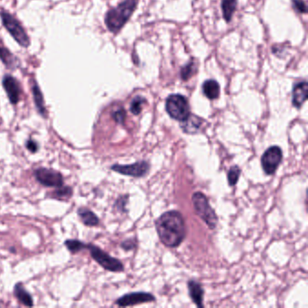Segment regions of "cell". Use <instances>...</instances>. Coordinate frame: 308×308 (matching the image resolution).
<instances>
[{
  "instance_id": "6da1fadb",
  "label": "cell",
  "mask_w": 308,
  "mask_h": 308,
  "mask_svg": "<svg viewBox=\"0 0 308 308\" xmlns=\"http://www.w3.org/2000/svg\"><path fill=\"white\" fill-rule=\"evenodd\" d=\"M156 229L160 241L167 248H177L186 239V221L177 211L163 214L156 221Z\"/></svg>"
},
{
  "instance_id": "7a4b0ae2",
  "label": "cell",
  "mask_w": 308,
  "mask_h": 308,
  "mask_svg": "<svg viewBox=\"0 0 308 308\" xmlns=\"http://www.w3.org/2000/svg\"><path fill=\"white\" fill-rule=\"evenodd\" d=\"M139 4V0H124L116 8H111L105 16V24L111 33H118L127 23Z\"/></svg>"
},
{
  "instance_id": "3957f363",
  "label": "cell",
  "mask_w": 308,
  "mask_h": 308,
  "mask_svg": "<svg viewBox=\"0 0 308 308\" xmlns=\"http://www.w3.org/2000/svg\"><path fill=\"white\" fill-rule=\"evenodd\" d=\"M192 201L194 204L195 213L202 221L206 222V225L211 229H214L218 224V216L215 211L210 206L209 200L206 194L201 192H196L192 196Z\"/></svg>"
},
{
  "instance_id": "277c9868",
  "label": "cell",
  "mask_w": 308,
  "mask_h": 308,
  "mask_svg": "<svg viewBox=\"0 0 308 308\" xmlns=\"http://www.w3.org/2000/svg\"><path fill=\"white\" fill-rule=\"evenodd\" d=\"M0 17L2 19L5 28L18 43L20 46L28 47L30 45V39L27 32L24 31V28L20 24L19 21L16 19V17H14L10 13L5 10L0 11Z\"/></svg>"
},
{
  "instance_id": "5b68a950",
  "label": "cell",
  "mask_w": 308,
  "mask_h": 308,
  "mask_svg": "<svg viewBox=\"0 0 308 308\" xmlns=\"http://www.w3.org/2000/svg\"><path fill=\"white\" fill-rule=\"evenodd\" d=\"M166 111L172 119L180 122L186 120L191 114L188 100L181 94L170 95L166 99Z\"/></svg>"
},
{
  "instance_id": "8992f818",
  "label": "cell",
  "mask_w": 308,
  "mask_h": 308,
  "mask_svg": "<svg viewBox=\"0 0 308 308\" xmlns=\"http://www.w3.org/2000/svg\"><path fill=\"white\" fill-rule=\"evenodd\" d=\"M87 249L90 250L91 258L103 269L111 272H122L124 270V266L121 261L112 257L109 253L105 252L98 246L88 244Z\"/></svg>"
},
{
  "instance_id": "52a82bcc",
  "label": "cell",
  "mask_w": 308,
  "mask_h": 308,
  "mask_svg": "<svg viewBox=\"0 0 308 308\" xmlns=\"http://www.w3.org/2000/svg\"><path fill=\"white\" fill-rule=\"evenodd\" d=\"M283 159V152L278 146H269L261 157V166L268 175L275 174Z\"/></svg>"
},
{
  "instance_id": "ba28073f",
  "label": "cell",
  "mask_w": 308,
  "mask_h": 308,
  "mask_svg": "<svg viewBox=\"0 0 308 308\" xmlns=\"http://www.w3.org/2000/svg\"><path fill=\"white\" fill-rule=\"evenodd\" d=\"M34 175L36 181L40 185L45 186V187H60L63 186L64 180H63V174L58 171L54 169H49L45 167H39L34 171Z\"/></svg>"
},
{
  "instance_id": "9c48e42d",
  "label": "cell",
  "mask_w": 308,
  "mask_h": 308,
  "mask_svg": "<svg viewBox=\"0 0 308 308\" xmlns=\"http://www.w3.org/2000/svg\"><path fill=\"white\" fill-rule=\"evenodd\" d=\"M111 170L117 172L123 175H127L131 177L140 178L145 176L150 170V165L146 161H139V162L131 164V165H119L116 164L111 167Z\"/></svg>"
},
{
  "instance_id": "30bf717a",
  "label": "cell",
  "mask_w": 308,
  "mask_h": 308,
  "mask_svg": "<svg viewBox=\"0 0 308 308\" xmlns=\"http://www.w3.org/2000/svg\"><path fill=\"white\" fill-rule=\"evenodd\" d=\"M156 301V297L151 293L135 292L126 294L116 300V304L119 306H132L136 304L153 303Z\"/></svg>"
},
{
  "instance_id": "8fae6325",
  "label": "cell",
  "mask_w": 308,
  "mask_h": 308,
  "mask_svg": "<svg viewBox=\"0 0 308 308\" xmlns=\"http://www.w3.org/2000/svg\"><path fill=\"white\" fill-rule=\"evenodd\" d=\"M3 87L7 95H8L9 101L13 105H16L18 103L20 99V96L22 93V90L20 87V83L18 81L11 75H6L3 78Z\"/></svg>"
},
{
  "instance_id": "7c38bea8",
  "label": "cell",
  "mask_w": 308,
  "mask_h": 308,
  "mask_svg": "<svg viewBox=\"0 0 308 308\" xmlns=\"http://www.w3.org/2000/svg\"><path fill=\"white\" fill-rule=\"evenodd\" d=\"M308 84L306 82H300L295 84L292 91V104L296 109H300L307 99Z\"/></svg>"
},
{
  "instance_id": "4fadbf2b",
  "label": "cell",
  "mask_w": 308,
  "mask_h": 308,
  "mask_svg": "<svg viewBox=\"0 0 308 308\" xmlns=\"http://www.w3.org/2000/svg\"><path fill=\"white\" fill-rule=\"evenodd\" d=\"M188 291H189L190 297L194 304H196L198 307H203L202 301L204 296V290L202 289L201 285L198 281L192 279L188 282Z\"/></svg>"
},
{
  "instance_id": "5bb4252c",
  "label": "cell",
  "mask_w": 308,
  "mask_h": 308,
  "mask_svg": "<svg viewBox=\"0 0 308 308\" xmlns=\"http://www.w3.org/2000/svg\"><path fill=\"white\" fill-rule=\"evenodd\" d=\"M32 92H33V98L36 104V110L43 118H47V111L44 106V96L40 90L39 85L37 84L36 81H34L32 83Z\"/></svg>"
},
{
  "instance_id": "9a60e30c",
  "label": "cell",
  "mask_w": 308,
  "mask_h": 308,
  "mask_svg": "<svg viewBox=\"0 0 308 308\" xmlns=\"http://www.w3.org/2000/svg\"><path fill=\"white\" fill-rule=\"evenodd\" d=\"M202 124V119L196 115L190 114L189 117L181 122L183 131L186 134H195L197 133Z\"/></svg>"
},
{
  "instance_id": "2e32d148",
  "label": "cell",
  "mask_w": 308,
  "mask_h": 308,
  "mask_svg": "<svg viewBox=\"0 0 308 308\" xmlns=\"http://www.w3.org/2000/svg\"><path fill=\"white\" fill-rule=\"evenodd\" d=\"M77 214L81 221H83V224L88 227H95L99 223V217L91 210L88 208L81 207L77 211Z\"/></svg>"
},
{
  "instance_id": "e0dca14e",
  "label": "cell",
  "mask_w": 308,
  "mask_h": 308,
  "mask_svg": "<svg viewBox=\"0 0 308 308\" xmlns=\"http://www.w3.org/2000/svg\"><path fill=\"white\" fill-rule=\"evenodd\" d=\"M14 294L21 304H23L28 307L34 305V299L32 297L31 294L24 289V285L22 283H17L15 285Z\"/></svg>"
},
{
  "instance_id": "ac0fdd59",
  "label": "cell",
  "mask_w": 308,
  "mask_h": 308,
  "mask_svg": "<svg viewBox=\"0 0 308 308\" xmlns=\"http://www.w3.org/2000/svg\"><path fill=\"white\" fill-rule=\"evenodd\" d=\"M0 60L6 65V67L10 70H15L19 66L18 58L4 46H0Z\"/></svg>"
},
{
  "instance_id": "d6986e66",
  "label": "cell",
  "mask_w": 308,
  "mask_h": 308,
  "mask_svg": "<svg viewBox=\"0 0 308 308\" xmlns=\"http://www.w3.org/2000/svg\"><path fill=\"white\" fill-rule=\"evenodd\" d=\"M202 92L209 99H216L220 96L221 89L215 80H207L202 84Z\"/></svg>"
},
{
  "instance_id": "ffe728a7",
  "label": "cell",
  "mask_w": 308,
  "mask_h": 308,
  "mask_svg": "<svg viewBox=\"0 0 308 308\" xmlns=\"http://www.w3.org/2000/svg\"><path fill=\"white\" fill-rule=\"evenodd\" d=\"M236 8H237V0H221L222 16L227 23L230 22Z\"/></svg>"
},
{
  "instance_id": "44dd1931",
  "label": "cell",
  "mask_w": 308,
  "mask_h": 308,
  "mask_svg": "<svg viewBox=\"0 0 308 308\" xmlns=\"http://www.w3.org/2000/svg\"><path fill=\"white\" fill-rule=\"evenodd\" d=\"M72 193H73V191L71 186H62L57 187V189L52 194V197L55 198L56 200H60V201H64V200H68L69 198H71Z\"/></svg>"
},
{
  "instance_id": "7402d4cb",
  "label": "cell",
  "mask_w": 308,
  "mask_h": 308,
  "mask_svg": "<svg viewBox=\"0 0 308 308\" xmlns=\"http://www.w3.org/2000/svg\"><path fill=\"white\" fill-rule=\"evenodd\" d=\"M87 245L88 244L79 240H67L64 241V246L67 248L70 252L73 254L80 252L83 249H87Z\"/></svg>"
},
{
  "instance_id": "603a6c76",
  "label": "cell",
  "mask_w": 308,
  "mask_h": 308,
  "mask_svg": "<svg viewBox=\"0 0 308 308\" xmlns=\"http://www.w3.org/2000/svg\"><path fill=\"white\" fill-rule=\"evenodd\" d=\"M146 102V99L144 97H141V96L135 97L134 99H132V101H131V108H130L131 113L136 115V116L140 114L141 111H142V106Z\"/></svg>"
},
{
  "instance_id": "cb8c5ba5",
  "label": "cell",
  "mask_w": 308,
  "mask_h": 308,
  "mask_svg": "<svg viewBox=\"0 0 308 308\" xmlns=\"http://www.w3.org/2000/svg\"><path fill=\"white\" fill-rule=\"evenodd\" d=\"M241 170L238 166H233L229 168L227 174L228 183L230 186H234L239 181V178L241 176Z\"/></svg>"
},
{
  "instance_id": "d4e9b609",
  "label": "cell",
  "mask_w": 308,
  "mask_h": 308,
  "mask_svg": "<svg viewBox=\"0 0 308 308\" xmlns=\"http://www.w3.org/2000/svg\"><path fill=\"white\" fill-rule=\"evenodd\" d=\"M195 71H196V66L194 61H190L189 63H186L181 70V78L183 81L185 82L188 81L192 76L194 75Z\"/></svg>"
},
{
  "instance_id": "484cf974",
  "label": "cell",
  "mask_w": 308,
  "mask_h": 308,
  "mask_svg": "<svg viewBox=\"0 0 308 308\" xmlns=\"http://www.w3.org/2000/svg\"><path fill=\"white\" fill-rule=\"evenodd\" d=\"M126 117V111H125L123 108H120V109L117 110V111H115L114 112L112 113V118H113L115 121L118 123V124H121V125H123L124 122H125Z\"/></svg>"
},
{
  "instance_id": "4316f807",
  "label": "cell",
  "mask_w": 308,
  "mask_h": 308,
  "mask_svg": "<svg viewBox=\"0 0 308 308\" xmlns=\"http://www.w3.org/2000/svg\"><path fill=\"white\" fill-rule=\"evenodd\" d=\"M293 8L300 14H306L307 8L303 0H292Z\"/></svg>"
},
{
  "instance_id": "83f0119b",
  "label": "cell",
  "mask_w": 308,
  "mask_h": 308,
  "mask_svg": "<svg viewBox=\"0 0 308 308\" xmlns=\"http://www.w3.org/2000/svg\"><path fill=\"white\" fill-rule=\"evenodd\" d=\"M25 147L28 151H30L31 153H36L38 149H39V145L38 143L33 140V139H28L27 143H25Z\"/></svg>"
},
{
  "instance_id": "f1b7e54d",
  "label": "cell",
  "mask_w": 308,
  "mask_h": 308,
  "mask_svg": "<svg viewBox=\"0 0 308 308\" xmlns=\"http://www.w3.org/2000/svg\"><path fill=\"white\" fill-rule=\"evenodd\" d=\"M121 248L126 250V251L132 250V249H134L136 248V241H135L134 239H129L126 241H123L122 243H121Z\"/></svg>"
},
{
  "instance_id": "f546056e",
  "label": "cell",
  "mask_w": 308,
  "mask_h": 308,
  "mask_svg": "<svg viewBox=\"0 0 308 308\" xmlns=\"http://www.w3.org/2000/svg\"><path fill=\"white\" fill-rule=\"evenodd\" d=\"M126 199H124V196L121 198H119L116 201V203H115V206L117 207V208H119V209H123L125 206H126Z\"/></svg>"
}]
</instances>
